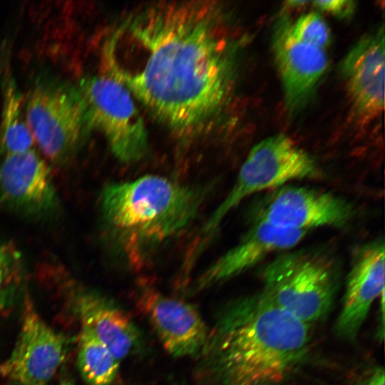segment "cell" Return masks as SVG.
<instances>
[{
  "mask_svg": "<svg viewBox=\"0 0 385 385\" xmlns=\"http://www.w3.org/2000/svg\"><path fill=\"white\" fill-rule=\"evenodd\" d=\"M223 23L213 1L136 9L104 41L101 72L179 135L199 134L218 115L232 86L235 45Z\"/></svg>",
  "mask_w": 385,
  "mask_h": 385,
  "instance_id": "1",
  "label": "cell"
},
{
  "mask_svg": "<svg viewBox=\"0 0 385 385\" xmlns=\"http://www.w3.org/2000/svg\"><path fill=\"white\" fill-rule=\"evenodd\" d=\"M309 324L262 293L229 303L197 356V385H272L305 356Z\"/></svg>",
  "mask_w": 385,
  "mask_h": 385,
  "instance_id": "2",
  "label": "cell"
},
{
  "mask_svg": "<svg viewBox=\"0 0 385 385\" xmlns=\"http://www.w3.org/2000/svg\"><path fill=\"white\" fill-rule=\"evenodd\" d=\"M207 194V185L158 175L107 183L100 194L106 237L123 260L139 267L190 225Z\"/></svg>",
  "mask_w": 385,
  "mask_h": 385,
  "instance_id": "3",
  "label": "cell"
},
{
  "mask_svg": "<svg viewBox=\"0 0 385 385\" xmlns=\"http://www.w3.org/2000/svg\"><path fill=\"white\" fill-rule=\"evenodd\" d=\"M318 173L312 156L284 134L270 136L255 145L232 189L202 225L188 262L197 259L225 217L245 199L289 181L317 177Z\"/></svg>",
  "mask_w": 385,
  "mask_h": 385,
  "instance_id": "4",
  "label": "cell"
},
{
  "mask_svg": "<svg viewBox=\"0 0 385 385\" xmlns=\"http://www.w3.org/2000/svg\"><path fill=\"white\" fill-rule=\"evenodd\" d=\"M261 279L266 297L308 324L327 314L337 285L334 261L310 251L282 253L266 265Z\"/></svg>",
  "mask_w": 385,
  "mask_h": 385,
  "instance_id": "5",
  "label": "cell"
},
{
  "mask_svg": "<svg viewBox=\"0 0 385 385\" xmlns=\"http://www.w3.org/2000/svg\"><path fill=\"white\" fill-rule=\"evenodd\" d=\"M79 91L90 127L103 134L117 159L131 163L143 158L148 132L130 92L102 72L83 79Z\"/></svg>",
  "mask_w": 385,
  "mask_h": 385,
  "instance_id": "6",
  "label": "cell"
},
{
  "mask_svg": "<svg viewBox=\"0 0 385 385\" xmlns=\"http://www.w3.org/2000/svg\"><path fill=\"white\" fill-rule=\"evenodd\" d=\"M25 113L34 141L53 162L71 157L91 128L80 91L63 86L36 87L27 99Z\"/></svg>",
  "mask_w": 385,
  "mask_h": 385,
  "instance_id": "7",
  "label": "cell"
},
{
  "mask_svg": "<svg viewBox=\"0 0 385 385\" xmlns=\"http://www.w3.org/2000/svg\"><path fill=\"white\" fill-rule=\"evenodd\" d=\"M66 351L65 338L46 323L26 297L20 332L11 354L0 365V376L16 385H48Z\"/></svg>",
  "mask_w": 385,
  "mask_h": 385,
  "instance_id": "8",
  "label": "cell"
},
{
  "mask_svg": "<svg viewBox=\"0 0 385 385\" xmlns=\"http://www.w3.org/2000/svg\"><path fill=\"white\" fill-rule=\"evenodd\" d=\"M354 215L345 200L306 187H279L263 201L257 220L273 226L308 232L322 227H341Z\"/></svg>",
  "mask_w": 385,
  "mask_h": 385,
  "instance_id": "9",
  "label": "cell"
},
{
  "mask_svg": "<svg viewBox=\"0 0 385 385\" xmlns=\"http://www.w3.org/2000/svg\"><path fill=\"white\" fill-rule=\"evenodd\" d=\"M139 285L137 306L163 348L174 357H197L209 333L198 310L192 304L166 295L150 285Z\"/></svg>",
  "mask_w": 385,
  "mask_h": 385,
  "instance_id": "10",
  "label": "cell"
},
{
  "mask_svg": "<svg viewBox=\"0 0 385 385\" xmlns=\"http://www.w3.org/2000/svg\"><path fill=\"white\" fill-rule=\"evenodd\" d=\"M58 197L46 163L33 150L0 162V205L31 217H48Z\"/></svg>",
  "mask_w": 385,
  "mask_h": 385,
  "instance_id": "11",
  "label": "cell"
},
{
  "mask_svg": "<svg viewBox=\"0 0 385 385\" xmlns=\"http://www.w3.org/2000/svg\"><path fill=\"white\" fill-rule=\"evenodd\" d=\"M287 16L276 21L272 50L282 80L287 108L294 111L304 104L328 66L325 49L299 40Z\"/></svg>",
  "mask_w": 385,
  "mask_h": 385,
  "instance_id": "12",
  "label": "cell"
},
{
  "mask_svg": "<svg viewBox=\"0 0 385 385\" xmlns=\"http://www.w3.org/2000/svg\"><path fill=\"white\" fill-rule=\"evenodd\" d=\"M385 250L382 240L361 247L347 275L342 311L335 331L346 339L356 338L372 303L384 294Z\"/></svg>",
  "mask_w": 385,
  "mask_h": 385,
  "instance_id": "13",
  "label": "cell"
},
{
  "mask_svg": "<svg viewBox=\"0 0 385 385\" xmlns=\"http://www.w3.org/2000/svg\"><path fill=\"white\" fill-rule=\"evenodd\" d=\"M308 232L284 229L261 220L230 250L212 262L194 282L192 291H201L252 268L266 257L294 247Z\"/></svg>",
  "mask_w": 385,
  "mask_h": 385,
  "instance_id": "14",
  "label": "cell"
},
{
  "mask_svg": "<svg viewBox=\"0 0 385 385\" xmlns=\"http://www.w3.org/2000/svg\"><path fill=\"white\" fill-rule=\"evenodd\" d=\"M384 29L364 35L346 53L342 74L354 105L365 116L380 113L384 106Z\"/></svg>",
  "mask_w": 385,
  "mask_h": 385,
  "instance_id": "15",
  "label": "cell"
},
{
  "mask_svg": "<svg viewBox=\"0 0 385 385\" xmlns=\"http://www.w3.org/2000/svg\"><path fill=\"white\" fill-rule=\"evenodd\" d=\"M71 297L81 326L88 327L119 361L140 347V330L115 302L84 287L75 289Z\"/></svg>",
  "mask_w": 385,
  "mask_h": 385,
  "instance_id": "16",
  "label": "cell"
},
{
  "mask_svg": "<svg viewBox=\"0 0 385 385\" xmlns=\"http://www.w3.org/2000/svg\"><path fill=\"white\" fill-rule=\"evenodd\" d=\"M77 362L88 385H111L120 366V361L84 326H81L78 337Z\"/></svg>",
  "mask_w": 385,
  "mask_h": 385,
  "instance_id": "17",
  "label": "cell"
},
{
  "mask_svg": "<svg viewBox=\"0 0 385 385\" xmlns=\"http://www.w3.org/2000/svg\"><path fill=\"white\" fill-rule=\"evenodd\" d=\"M0 126V148L4 155L31 150L32 133L22 115V98L12 81L6 85Z\"/></svg>",
  "mask_w": 385,
  "mask_h": 385,
  "instance_id": "18",
  "label": "cell"
},
{
  "mask_svg": "<svg viewBox=\"0 0 385 385\" xmlns=\"http://www.w3.org/2000/svg\"><path fill=\"white\" fill-rule=\"evenodd\" d=\"M23 271L19 251L11 244L0 240V309L10 302Z\"/></svg>",
  "mask_w": 385,
  "mask_h": 385,
  "instance_id": "19",
  "label": "cell"
},
{
  "mask_svg": "<svg viewBox=\"0 0 385 385\" xmlns=\"http://www.w3.org/2000/svg\"><path fill=\"white\" fill-rule=\"evenodd\" d=\"M294 35L300 41L325 49L330 41L329 29L317 12H310L299 17L292 25Z\"/></svg>",
  "mask_w": 385,
  "mask_h": 385,
  "instance_id": "20",
  "label": "cell"
},
{
  "mask_svg": "<svg viewBox=\"0 0 385 385\" xmlns=\"http://www.w3.org/2000/svg\"><path fill=\"white\" fill-rule=\"evenodd\" d=\"M313 4L319 9L340 17L350 15L355 7L354 1L346 0L314 1Z\"/></svg>",
  "mask_w": 385,
  "mask_h": 385,
  "instance_id": "21",
  "label": "cell"
},
{
  "mask_svg": "<svg viewBox=\"0 0 385 385\" xmlns=\"http://www.w3.org/2000/svg\"><path fill=\"white\" fill-rule=\"evenodd\" d=\"M384 369L377 367L365 376L359 385H384Z\"/></svg>",
  "mask_w": 385,
  "mask_h": 385,
  "instance_id": "22",
  "label": "cell"
},
{
  "mask_svg": "<svg viewBox=\"0 0 385 385\" xmlns=\"http://www.w3.org/2000/svg\"><path fill=\"white\" fill-rule=\"evenodd\" d=\"M306 3H307V1H287V4L289 6H302L303 4H304Z\"/></svg>",
  "mask_w": 385,
  "mask_h": 385,
  "instance_id": "23",
  "label": "cell"
},
{
  "mask_svg": "<svg viewBox=\"0 0 385 385\" xmlns=\"http://www.w3.org/2000/svg\"><path fill=\"white\" fill-rule=\"evenodd\" d=\"M60 385H74V383L71 379L66 377L61 381Z\"/></svg>",
  "mask_w": 385,
  "mask_h": 385,
  "instance_id": "24",
  "label": "cell"
}]
</instances>
